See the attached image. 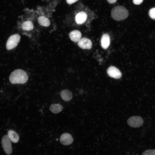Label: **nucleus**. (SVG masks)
Returning <instances> with one entry per match:
<instances>
[{"label": "nucleus", "instance_id": "obj_1", "mask_svg": "<svg viewBox=\"0 0 155 155\" xmlns=\"http://www.w3.org/2000/svg\"><path fill=\"white\" fill-rule=\"evenodd\" d=\"M28 79L26 72L20 69L13 71L9 77L10 81L13 84H24L27 82Z\"/></svg>", "mask_w": 155, "mask_h": 155}, {"label": "nucleus", "instance_id": "obj_2", "mask_svg": "<svg viewBox=\"0 0 155 155\" xmlns=\"http://www.w3.org/2000/svg\"><path fill=\"white\" fill-rule=\"evenodd\" d=\"M127 10L124 6H117L112 10L111 16L114 20L116 21L122 20L126 19L128 16Z\"/></svg>", "mask_w": 155, "mask_h": 155}, {"label": "nucleus", "instance_id": "obj_3", "mask_svg": "<svg viewBox=\"0 0 155 155\" xmlns=\"http://www.w3.org/2000/svg\"><path fill=\"white\" fill-rule=\"evenodd\" d=\"M20 39V36L18 34L11 36L8 39L6 44L7 50H10L16 47L18 44Z\"/></svg>", "mask_w": 155, "mask_h": 155}, {"label": "nucleus", "instance_id": "obj_4", "mask_svg": "<svg viewBox=\"0 0 155 155\" xmlns=\"http://www.w3.org/2000/svg\"><path fill=\"white\" fill-rule=\"evenodd\" d=\"M1 144L2 148L5 153L8 155H10L12 152V149L11 141L7 135H5L3 136Z\"/></svg>", "mask_w": 155, "mask_h": 155}, {"label": "nucleus", "instance_id": "obj_5", "mask_svg": "<svg viewBox=\"0 0 155 155\" xmlns=\"http://www.w3.org/2000/svg\"><path fill=\"white\" fill-rule=\"evenodd\" d=\"M127 123L130 127L137 128L143 125L144 121L140 117L134 116L129 118L127 120Z\"/></svg>", "mask_w": 155, "mask_h": 155}, {"label": "nucleus", "instance_id": "obj_6", "mask_svg": "<svg viewBox=\"0 0 155 155\" xmlns=\"http://www.w3.org/2000/svg\"><path fill=\"white\" fill-rule=\"evenodd\" d=\"M107 72L110 77L115 79H119L121 78L122 74L120 71L115 67L111 66L107 69Z\"/></svg>", "mask_w": 155, "mask_h": 155}, {"label": "nucleus", "instance_id": "obj_7", "mask_svg": "<svg viewBox=\"0 0 155 155\" xmlns=\"http://www.w3.org/2000/svg\"><path fill=\"white\" fill-rule=\"evenodd\" d=\"M78 44L79 46L82 49H89L92 47V43L90 39L83 38L79 40Z\"/></svg>", "mask_w": 155, "mask_h": 155}, {"label": "nucleus", "instance_id": "obj_8", "mask_svg": "<svg viewBox=\"0 0 155 155\" xmlns=\"http://www.w3.org/2000/svg\"><path fill=\"white\" fill-rule=\"evenodd\" d=\"M73 139L70 134L67 133H63L61 135L60 138L61 143L64 145H68L72 143Z\"/></svg>", "mask_w": 155, "mask_h": 155}, {"label": "nucleus", "instance_id": "obj_9", "mask_svg": "<svg viewBox=\"0 0 155 155\" xmlns=\"http://www.w3.org/2000/svg\"><path fill=\"white\" fill-rule=\"evenodd\" d=\"M87 18V15L86 13L84 11H81L75 15V20L77 24H81L86 22Z\"/></svg>", "mask_w": 155, "mask_h": 155}, {"label": "nucleus", "instance_id": "obj_10", "mask_svg": "<svg viewBox=\"0 0 155 155\" xmlns=\"http://www.w3.org/2000/svg\"><path fill=\"white\" fill-rule=\"evenodd\" d=\"M69 36L70 39L72 41L76 42H78L81 39L82 34L79 31L74 30L69 33Z\"/></svg>", "mask_w": 155, "mask_h": 155}, {"label": "nucleus", "instance_id": "obj_11", "mask_svg": "<svg viewBox=\"0 0 155 155\" xmlns=\"http://www.w3.org/2000/svg\"><path fill=\"white\" fill-rule=\"evenodd\" d=\"M110 43V39L109 35L107 34H103L101 40L102 47L104 49H106L108 47Z\"/></svg>", "mask_w": 155, "mask_h": 155}, {"label": "nucleus", "instance_id": "obj_12", "mask_svg": "<svg viewBox=\"0 0 155 155\" xmlns=\"http://www.w3.org/2000/svg\"><path fill=\"white\" fill-rule=\"evenodd\" d=\"M7 135L11 141L14 143H17L19 140L18 134L14 131L9 130L7 133Z\"/></svg>", "mask_w": 155, "mask_h": 155}, {"label": "nucleus", "instance_id": "obj_13", "mask_svg": "<svg viewBox=\"0 0 155 155\" xmlns=\"http://www.w3.org/2000/svg\"><path fill=\"white\" fill-rule=\"evenodd\" d=\"M61 96L65 101H68L71 100L72 98L71 92L68 90H62L60 93Z\"/></svg>", "mask_w": 155, "mask_h": 155}, {"label": "nucleus", "instance_id": "obj_14", "mask_svg": "<svg viewBox=\"0 0 155 155\" xmlns=\"http://www.w3.org/2000/svg\"><path fill=\"white\" fill-rule=\"evenodd\" d=\"M38 23L40 25L45 26L48 27L50 24V21L49 19L44 16H41L38 18Z\"/></svg>", "mask_w": 155, "mask_h": 155}, {"label": "nucleus", "instance_id": "obj_15", "mask_svg": "<svg viewBox=\"0 0 155 155\" xmlns=\"http://www.w3.org/2000/svg\"><path fill=\"white\" fill-rule=\"evenodd\" d=\"M63 107L59 104H53L50 108V111L54 113H57L62 111Z\"/></svg>", "mask_w": 155, "mask_h": 155}, {"label": "nucleus", "instance_id": "obj_16", "mask_svg": "<svg viewBox=\"0 0 155 155\" xmlns=\"http://www.w3.org/2000/svg\"><path fill=\"white\" fill-rule=\"evenodd\" d=\"M22 27L24 30L29 31L33 29L34 25L31 21L28 20L24 22L22 24Z\"/></svg>", "mask_w": 155, "mask_h": 155}, {"label": "nucleus", "instance_id": "obj_17", "mask_svg": "<svg viewBox=\"0 0 155 155\" xmlns=\"http://www.w3.org/2000/svg\"><path fill=\"white\" fill-rule=\"evenodd\" d=\"M142 155H155V150H147L143 153Z\"/></svg>", "mask_w": 155, "mask_h": 155}, {"label": "nucleus", "instance_id": "obj_18", "mask_svg": "<svg viewBox=\"0 0 155 155\" xmlns=\"http://www.w3.org/2000/svg\"><path fill=\"white\" fill-rule=\"evenodd\" d=\"M149 14L151 18L155 20V7L153 8L150 9Z\"/></svg>", "mask_w": 155, "mask_h": 155}, {"label": "nucleus", "instance_id": "obj_19", "mask_svg": "<svg viewBox=\"0 0 155 155\" xmlns=\"http://www.w3.org/2000/svg\"><path fill=\"white\" fill-rule=\"evenodd\" d=\"M143 0H133V3L135 5H138L141 4Z\"/></svg>", "mask_w": 155, "mask_h": 155}, {"label": "nucleus", "instance_id": "obj_20", "mask_svg": "<svg viewBox=\"0 0 155 155\" xmlns=\"http://www.w3.org/2000/svg\"><path fill=\"white\" fill-rule=\"evenodd\" d=\"M67 3L69 5L73 4L76 2L78 0H66Z\"/></svg>", "mask_w": 155, "mask_h": 155}, {"label": "nucleus", "instance_id": "obj_21", "mask_svg": "<svg viewBox=\"0 0 155 155\" xmlns=\"http://www.w3.org/2000/svg\"><path fill=\"white\" fill-rule=\"evenodd\" d=\"M108 2L110 4H113L116 2L117 0H107Z\"/></svg>", "mask_w": 155, "mask_h": 155}]
</instances>
